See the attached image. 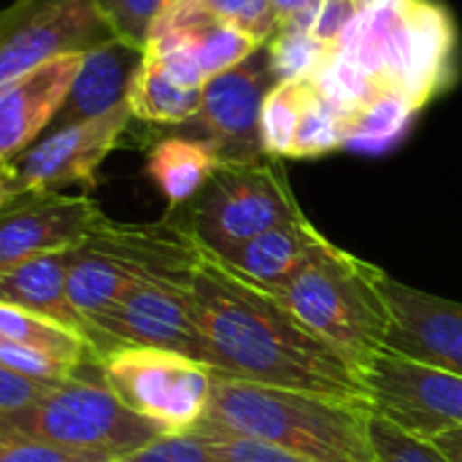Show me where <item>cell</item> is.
Here are the masks:
<instances>
[{
  "instance_id": "f546056e",
  "label": "cell",
  "mask_w": 462,
  "mask_h": 462,
  "mask_svg": "<svg viewBox=\"0 0 462 462\" xmlns=\"http://www.w3.org/2000/svg\"><path fill=\"white\" fill-rule=\"evenodd\" d=\"M0 365L27 376V379L43 382V384H60V382L76 376L81 368H87L81 363H73V360L32 349V346L11 344V341H3V338H0Z\"/></svg>"
},
{
  "instance_id": "5b68a950",
  "label": "cell",
  "mask_w": 462,
  "mask_h": 462,
  "mask_svg": "<svg viewBox=\"0 0 462 462\" xmlns=\"http://www.w3.org/2000/svg\"><path fill=\"white\" fill-rule=\"evenodd\" d=\"M87 368L54 384L27 411L0 420V425L65 449L106 455L114 462L165 436L154 422L127 409L100 371L84 376Z\"/></svg>"
},
{
  "instance_id": "5bb4252c",
  "label": "cell",
  "mask_w": 462,
  "mask_h": 462,
  "mask_svg": "<svg viewBox=\"0 0 462 462\" xmlns=\"http://www.w3.org/2000/svg\"><path fill=\"white\" fill-rule=\"evenodd\" d=\"M79 65L81 54H65L0 87V160L11 162L51 127Z\"/></svg>"
},
{
  "instance_id": "44dd1931",
  "label": "cell",
  "mask_w": 462,
  "mask_h": 462,
  "mask_svg": "<svg viewBox=\"0 0 462 462\" xmlns=\"http://www.w3.org/2000/svg\"><path fill=\"white\" fill-rule=\"evenodd\" d=\"M219 162L222 160L208 143L181 133H168L152 143L146 157V176L168 200V211H173L200 192Z\"/></svg>"
},
{
  "instance_id": "1f68e13d",
  "label": "cell",
  "mask_w": 462,
  "mask_h": 462,
  "mask_svg": "<svg viewBox=\"0 0 462 462\" xmlns=\"http://www.w3.org/2000/svg\"><path fill=\"white\" fill-rule=\"evenodd\" d=\"M200 3L222 22L252 35L257 43H268L282 30V22L271 0H200Z\"/></svg>"
},
{
  "instance_id": "52a82bcc",
  "label": "cell",
  "mask_w": 462,
  "mask_h": 462,
  "mask_svg": "<svg viewBox=\"0 0 462 462\" xmlns=\"http://www.w3.org/2000/svg\"><path fill=\"white\" fill-rule=\"evenodd\" d=\"M192 276L160 273L133 279L89 330L97 360L116 346H152L206 363V346L192 314Z\"/></svg>"
},
{
  "instance_id": "9c48e42d",
  "label": "cell",
  "mask_w": 462,
  "mask_h": 462,
  "mask_svg": "<svg viewBox=\"0 0 462 462\" xmlns=\"http://www.w3.org/2000/svg\"><path fill=\"white\" fill-rule=\"evenodd\" d=\"M111 38L92 0H14L0 8V87Z\"/></svg>"
},
{
  "instance_id": "d590c367",
  "label": "cell",
  "mask_w": 462,
  "mask_h": 462,
  "mask_svg": "<svg viewBox=\"0 0 462 462\" xmlns=\"http://www.w3.org/2000/svg\"><path fill=\"white\" fill-rule=\"evenodd\" d=\"M206 441L214 447V452L225 462H314L298 457V455H290L284 449H276L271 444L246 441V439H206Z\"/></svg>"
},
{
  "instance_id": "603a6c76",
  "label": "cell",
  "mask_w": 462,
  "mask_h": 462,
  "mask_svg": "<svg viewBox=\"0 0 462 462\" xmlns=\"http://www.w3.org/2000/svg\"><path fill=\"white\" fill-rule=\"evenodd\" d=\"M0 338L49 352V355L65 357L81 365H97V355L81 333L54 319H46L41 314H32L27 309L3 303V300H0Z\"/></svg>"
},
{
  "instance_id": "83f0119b",
  "label": "cell",
  "mask_w": 462,
  "mask_h": 462,
  "mask_svg": "<svg viewBox=\"0 0 462 462\" xmlns=\"http://www.w3.org/2000/svg\"><path fill=\"white\" fill-rule=\"evenodd\" d=\"M92 5L116 41L146 51L152 30L171 0H92Z\"/></svg>"
},
{
  "instance_id": "4316f807",
  "label": "cell",
  "mask_w": 462,
  "mask_h": 462,
  "mask_svg": "<svg viewBox=\"0 0 462 462\" xmlns=\"http://www.w3.org/2000/svg\"><path fill=\"white\" fill-rule=\"evenodd\" d=\"M273 73L282 81H309L328 60L330 49L322 46L306 27L284 24L268 43Z\"/></svg>"
},
{
  "instance_id": "9a60e30c",
  "label": "cell",
  "mask_w": 462,
  "mask_h": 462,
  "mask_svg": "<svg viewBox=\"0 0 462 462\" xmlns=\"http://www.w3.org/2000/svg\"><path fill=\"white\" fill-rule=\"evenodd\" d=\"M143 49L116 38L84 51L81 65L49 130L81 125L106 116L119 106H127V95L143 65Z\"/></svg>"
},
{
  "instance_id": "277c9868",
  "label": "cell",
  "mask_w": 462,
  "mask_h": 462,
  "mask_svg": "<svg viewBox=\"0 0 462 462\" xmlns=\"http://www.w3.org/2000/svg\"><path fill=\"white\" fill-rule=\"evenodd\" d=\"M168 217L206 252L222 257L230 249L284 222L303 219L279 157L219 162L200 192Z\"/></svg>"
},
{
  "instance_id": "e575fe53",
  "label": "cell",
  "mask_w": 462,
  "mask_h": 462,
  "mask_svg": "<svg viewBox=\"0 0 462 462\" xmlns=\"http://www.w3.org/2000/svg\"><path fill=\"white\" fill-rule=\"evenodd\" d=\"M54 384H43L35 379H27L5 365H0V420L16 417L35 406Z\"/></svg>"
},
{
  "instance_id": "6da1fadb",
  "label": "cell",
  "mask_w": 462,
  "mask_h": 462,
  "mask_svg": "<svg viewBox=\"0 0 462 462\" xmlns=\"http://www.w3.org/2000/svg\"><path fill=\"white\" fill-rule=\"evenodd\" d=\"M192 314L206 363L217 374L371 403L360 371L314 336L273 292L252 284L206 249L192 276Z\"/></svg>"
},
{
  "instance_id": "8fae6325",
  "label": "cell",
  "mask_w": 462,
  "mask_h": 462,
  "mask_svg": "<svg viewBox=\"0 0 462 462\" xmlns=\"http://www.w3.org/2000/svg\"><path fill=\"white\" fill-rule=\"evenodd\" d=\"M363 379L374 414L417 439L462 428V376L382 349Z\"/></svg>"
},
{
  "instance_id": "d6986e66",
  "label": "cell",
  "mask_w": 462,
  "mask_h": 462,
  "mask_svg": "<svg viewBox=\"0 0 462 462\" xmlns=\"http://www.w3.org/2000/svg\"><path fill=\"white\" fill-rule=\"evenodd\" d=\"M68 263L70 249L35 254L0 271V300L54 319L87 338V325L68 300ZM89 341V338H87Z\"/></svg>"
},
{
  "instance_id": "7a4b0ae2",
  "label": "cell",
  "mask_w": 462,
  "mask_h": 462,
  "mask_svg": "<svg viewBox=\"0 0 462 462\" xmlns=\"http://www.w3.org/2000/svg\"><path fill=\"white\" fill-rule=\"evenodd\" d=\"M368 401L265 387L214 371L203 439H246L314 462H376Z\"/></svg>"
},
{
  "instance_id": "3957f363",
  "label": "cell",
  "mask_w": 462,
  "mask_h": 462,
  "mask_svg": "<svg viewBox=\"0 0 462 462\" xmlns=\"http://www.w3.org/2000/svg\"><path fill=\"white\" fill-rule=\"evenodd\" d=\"M384 279L379 265L325 238L282 287L268 292L355 371L365 374L393 325Z\"/></svg>"
},
{
  "instance_id": "7402d4cb",
  "label": "cell",
  "mask_w": 462,
  "mask_h": 462,
  "mask_svg": "<svg viewBox=\"0 0 462 462\" xmlns=\"http://www.w3.org/2000/svg\"><path fill=\"white\" fill-rule=\"evenodd\" d=\"M200 97L203 89L184 87L154 57L143 54V65L127 95V108L138 122L179 127L198 114Z\"/></svg>"
},
{
  "instance_id": "d6a6232c",
  "label": "cell",
  "mask_w": 462,
  "mask_h": 462,
  "mask_svg": "<svg viewBox=\"0 0 462 462\" xmlns=\"http://www.w3.org/2000/svg\"><path fill=\"white\" fill-rule=\"evenodd\" d=\"M0 462H114L106 455L65 449L0 425Z\"/></svg>"
},
{
  "instance_id": "836d02e7",
  "label": "cell",
  "mask_w": 462,
  "mask_h": 462,
  "mask_svg": "<svg viewBox=\"0 0 462 462\" xmlns=\"http://www.w3.org/2000/svg\"><path fill=\"white\" fill-rule=\"evenodd\" d=\"M116 462H225L214 447L195 436V433H181V436H160L152 444L130 452L127 457Z\"/></svg>"
},
{
  "instance_id": "484cf974",
  "label": "cell",
  "mask_w": 462,
  "mask_h": 462,
  "mask_svg": "<svg viewBox=\"0 0 462 462\" xmlns=\"http://www.w3.org/2000/svg\"><path fill=\"white\" fill-rule=\"evenodd\" d=\"M303 108V81H282L263 103L260 141L268 157H290Z\"/></svg>"
},
{
  "instance_id": "cb8c5ba5",
  "label": "cell",
  "mask_w": 462,
  "mask_h": 462,
  "mask_svg": "<svg viewBox=\"0 0 462 462\" xmlns=\"http://www.w3.org/2000/svg\"><path fill=\"white\" fill-rule=\"evenodd\" d=\"M349 138V116L336 111L328 100H322L309 81H303V108L295 130V141L290 157L309 160L322 157L336 149H344Z\"/></svg>"
},
{
  "instance_id": "ab89813d",
  "label": "cell",
  "mask_w": 462,
  "mask_h": 462,
  "mask_svg": "<svg viewBox=\"0 0 462 462\" xmlns=\"http://www.w3.org/2000/svg\"><path fill=\"white\" fill-rule=\"evenodd\" d=\"M0 206H3V187H0Z\"/></svg>"
},
{
  "instance_id": "d4e9b609",
  "label": "cell",
  "mask_w": 462,
  "mask_h": 462,
  "mask_svg": "<svg viewBox=\"0 0 462 462\" xmlns=\"http://www.w3.org/2000/svg\"><path fill=\"white\" fill-rule=\"evenodd\" d=\"M414 108L409 100L398 92H382L368 106H363L349 119V138L346 146L360 152H382L390 143L398 141V135L406 130Z\"/></svg>"
},
{
  "instance_id": "f1b7e54d",
  "label": "cell",
  "mask_w": 462,
  "mask_h": 462,
  "mask_svg": "<svg viewBox=\"0 0 462 462\" xmlns=\"http://www.w3.org/2000/svg\"><path fill=\"white\" fill-rule=\"evenodd\" d=\"M371 447L376 462H452L433 441L417 439L376 414L371 417Z\"/></svg>"
},
{
  "instance_id": "ffe728a7",
  "label": "cell",
  "mask_w": 462,
  "mask_h": 462,
  "mask_svg": "<svg viewBox=\"0 0 462 462\" xmlns=\"http://www.w3.org/2000/svg\"><path fill=\"white\" fill-rule=\"evenodd\" d=\"M138 279L125 263H119L114 254L103 252L100 246L81 241L70 249L68 263V300L73 311L87 325V338L92 325L122 298V292Z\"/></svg>"
},
{
  "instance_id": "ba28073f",
  "label": "cell",
  "mask_w": 462,
  "mask_h": 462,
  "mask_svg": "<svg viewBox=\"0 0 462 462\" xmlns=\"http://www.w3.org/2000/svg\"><path fill=\"white\" fill-rule=\"evenodd\" d=\"M279 84L268 46L263 43L238 65L211 76L203 84L198 114L173 127V133L198 138L214 149L222 162L263 157L260 116L263 103Z\"/></svg>"
},
{
  "instance_id": "4fadbf2b",
  "label": "cell",
  "mask_w": 462,
  "mask_h": 462,
  "mask_svg": "<svg viewBox=\"0 0 462 462\" xmlns=\"http://www.w3.org/2000/svg\"><path fill=\"white\" fill-rule=\"evenodd\" d=\"M384 295L393 317L384 349L462 376L460 300L409 287L390 273L384 279Z\"/></svg>"
},
{
  "instance_id": "74e56055",
  "label": "cell",
  "mask_w": 462,
  "mask_h": 462,
  "mask_svg": "<svg viewBox=\"0 0 462 462\" xmlns=\"http://www.w3.org/2000/svg\"><path fill=\"white\" fill-rule=\"evenodd\" d=\"M433 444L452 462H462V428H455V430H447V433L436 436Z\"/></svg>"
},
{
  "instance_id": "f35d334b",
  "label": "cell",
  "mask_w": 462,
  "mask_h": 462,
  "mask_svg": "<svg viewBox=\"0 0 462 462\" xmlns=\"http://www.w3.org/2000/svg\"><path fill=\"white\" fill-rule=\"evenodd\" d=\"M5 179H8V162H5V160H0V187L5 184Z\"/></svg>"
},
{
  "instance_id": "8d00e7d4",
  "label": "cell",
  "mask_w": 462,
  "mask_h": 462,
  "mask_svg": "<svg viewBox=\"0 0 462 462\" xmlns=\"http://www.w3.org/2000/svg\"><path fill=\"white\" fill-rule=\"evenodd\" d=\"M271 3H273V8H276V16H279L282 27H284V24L295 22L298 16H303L314 0H271Z\"/></svg>"
},
{
  "instance_id": "e0dca14e",
  "label": "cell",
  "mask_w": 462,
  "mask_h": 462,
  "mask_svg": "<svg viewBox=\"0 0 462 462\" xmlns=\"http://www.w3.org/2000/svg\"><path fill=\"white\" fill-rule=\"evenodd\" d=\"M406 22L409 62L401 95L417 111L444 87V70L449 68L455 46V24L441 5L428 0H406Z\"/></svg>"
},
{
  "instance_id": "4dcf8cb0",
  "label": "cell",
  "mask_w": 462,
  "mask_h": 462,
  "mask_svg": "<svg viewBox=\"0 0 462 462\" xmlns=\"http://www.w3.org/2000/svg\"><path fill=\"white\" fill-rule=\"evenodd\" d=\"M363 8H365V0H314L309 11L290 24L306 27L322 46L333 51L338 41L346 35V30L355 24Z\"/></svg>"
},
{
  "instance_id": "2e32d148",
  "label": "cell",
  "mask_w": 462,
  "mask_h": 462,
  "mask_svg": "<svg viewBox=\"0 0 462 462\" xmlns=\"http://www.w3.org/2000/svg\"><path fill=\"white\" fill-rule=\"evenodd\" d=\"M149 46H173L187 51L208 81L246 60L263 43L214 16L200 0H171L152 30L146 49Z\"/></svg>"
},
{
  "instance_id": "30bf717a",
  "label": "cell",
  "mask_w": 462,
  "mask_h": 462,
  "mask_svg": "<svg viewBox=\"0 0 462 462\" xmlns=\"http://www.w3.org/2000/svg\"><path fill=\"white\" fill-rule=\"evenodd\" d=\"M130 122V108L119 106L106 116L49 130L8 162L3 198L24 192H62L68 187L92 189L97 184V168L119 146Z\"/></svg>"
},
{
  "instance_id": "8992f818",
  "label": "cell",
  "mask_w": 462,
  "mask_h": 462,
  "mask_svg": "<svg viewBox=\"0 0 462 462\" xmlns=\"http://www.w3.org/2000/svg\"><path fill=\"white\" fill-rule=\"evenodd\" d=\"M97 371L127 409L165 436L192 433L206 417L214 368L200 360L152 346H116L97 360Z\"/></svg>"
},
{
  "instance_id": "7c38bea8",
  "label": "cell",
  "mask_w": 462,
  "mask_h": 462,
  "mask_svg": "<svg viewBox=\"0 0 462 462\" xmlns=\"http://www.w3.org/2000/svg\"><path fill=\"white\" fill-rule=\"evenodd\" d=\"M103 217V208L87 192H24L3 198L0 271L35 254L79 246Z\"/></svg>"
},
{
  "instance_id": "ac0fdd59",
  "label": "cell",
  "mask_w": 462,
  "mask_h": 462,
  "mask_svg": "<svg viewBox=\"0 0 462 462\" xmlns=\"http://www.w3.org/2000/svg\"><path fill=\"white\" fill-rule=\"evenodd\" d=\"M322 241L325 236L311 225L309 217H303L254 236L252 241L230 249L219 260L230 265L236 273H241L244 279H249L252 284L276 290L309 260V254Z\"/></svg>"
}]
</instances>
